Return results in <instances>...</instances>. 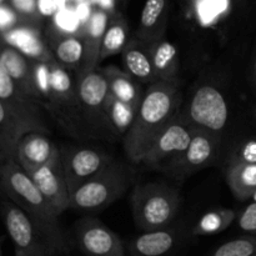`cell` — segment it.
I'll list each match as a JSON object with an SVG mask.
<instances>
[{"instance_id":"27","label":"cell","mask_w":256,"mask_h":256,"mask_svg":"<svg viewBox=\"0 0 256 256\" xmlns=\"http://www.w3.org/2000/svg\"><path fill=\"white\" fill-rule=\"evenodd\" d=\"M126 40V29L120 24L112 25L109 29H106L104 34V39H102V55H100L102 60L112 56V55L118 54V52H122V50L128 45Z\"/></svg>"},{"instance_id":"19","label":"cell","mask_w":256,"mask_h":256,"mask_svg":"<svg viewBox=\"0 0 256 256\" xmlns=\"http://www.w3.org/2000/svg\"><path fill=\"white\" fill-rule=\"evenodd\" d=\"M150 59L158 82H178L179 75V54L172 42L160 40L148 46Z\"/></svg>"},{"instance_id":"28","label":"cell","mask_w":256,"mask_h":256,"mask_svg":"<svg viewBox=\"0 0 256 256\" xmlns=\"http://www.w3.org/2000/svg\"><path fill=\"white\" fill-rule=\"evenodd\" d=\"M256 254V236H242L220 245L212 256H252Z\"/></svg>"},{"instance_id":"15","label":"cell","mask_w":256,"mask_h":256,"mask_svg":"<svg viewBox=\"0 0 256 256\" xmlns=\"http://www.w3.org/2000/svg\"><path fill=\"white\" fill-rule=\"evenodd\" d=\"M0 59L15 84L20 88V90L32 99L40 102L34 82L32 60L28 59L25 55L18 52L15 48L8 45L6 42L4 45H0Z\"/></svg>"},{"instance_id":"42","label":"cell","mask_w":256,"mask_h":256,"mask_svg":"<svg viewBox=\"0 0 256 256\" xmlns=\"http://www.w3.org/2000/svg\"><path fill=\"white\" fill-rule=\"evenodd\" d=\"M16 256H38V255H30V254H16Z\"/></svg>"},{"instance_id":"22","label":"cell","mask_w":256,"mask_h":256,"mask_svg":"<svg viewBox=\"0 0 256 256\" xmlns=\"http://www.w3.org/2000/svg\"><path fill=\"white\" fill-rule=\"evenodd\" d=\"M122 62H124L125 72L132 79L146 82L149 85L158 82L148 48L145 49L142 45L135 42L128 44L122 50Z\"/></svg>"},{"instance_id":"46","label":"cell","mask_w":256,"mask_h":256,"mask_svg":"<svg viewBox=\"0 0 256 256\" xmlns=\"http://www.w3.org/2000/svg\"><path fill=\"white\" fill-rule=\"evenodd\" d=\"M0 2H2V0H0Z\"/></svg>"},{"instance_id":"31","label":"cell","mask_w":256,"mask_h":256,"mask_svg":"<svg viewBox=\"0 0 256 256\" xmlns=\"http://www.w3.org/2000/svg\"><path fill=\"white\" fill-rule=\"evenodd\" d=\"M229 0H200L198 4L200 18L205 24L212 22L220 12L228 9Z\"/></svg>"},{"instance_id":"39","label":"cell","mask_w":256,"mask_h":256,"mask_svg":"<svg viewBox=\"0 0 256 256\" xmlns=\"http://www.w3.org/2000/svg\"><path fill=\"white\" fill-rule=\"evenodd\" d=\"M98 2L105 9H109V8L112 6V0H98Z\"/></svg>"},{"instance_id":"6","label":"cell","mask_w":256,"mask_h":256,"mask_svg":"<svg viewBox=\"0 0 256 256\" xmlns=\"http://www.w3.org/2000/svg\"><path fill=\"white\" fill-rule=\"evenodd\" d=\"M60 159L70 194L112 162L105 152L92 148L60 149Z\"/></svg>"},{"instance_id":"16","label":"cell","mask_w":256,"mask_h":256,"mask_svg":"<svg viewBox=\"0 0 256 256\" xmlns=\"http://www.w3.org/2000/svg\"><path fill=\"white\" fill-rule=\"evenodd\" d=\"M108 16L105 12H98L92 15L90 22L88 24L86 39L82 40L84 42V55L82 62L78 70V76L88 74L96 70L98 64L102 62V46L104 34L106 32Z\"/></svg>"},{"instance_id":"30","label":"cell","mask_w":256,"mask_h":256,"mask_svg":"<svg viewBox=\"0 0 256 256\" xmlns=\"http://www.w3.org/2000/svg\"><path fill=\"white\" fill-rule=\"evenodd\" d=\"M165 8V0H148L142 14V28L148 32L154 29L159 24L160 16Z\"/></svg>"},{"instance_id":"23","label":"cell","mask_w":256,"mask_h":256,"mask_svg":"<svg viewBox=\"0 0 256 256\" xmlns=\"http://www.w3.org/2000/svg\"><path fill=\"white\" fill-rule=\"evenodd\" d=\"M229 189L238 200H248L256 190V164L234 162L226 172Z\"/></svg>"},{"instance_id":"21","label":"cell","mask_w":256,"mask_h":256,"mask_svg":"<svg viewBox=\"0 0 256 256\" xmlns=\"http://www.w3.org/2000/svg\"><path fill=\"white\" fill-rule=\"evenodd\" d=\"M102 74L106 79L109 92L112 96L139 109L144 95L139 85L135 82V79H132L126 72L118 69L116 66L105 68L102 70Z\"/></svg>"},{"instance_id":"41","label":"cell","mask_w":256,"mask_h":256,"mask_svg":"<svg viewBox=\"0 0 256 256\" xmlns=\"http://www.w3.org/2000/svg\"><path fill=\"white\" fill-rule=\"evenodd\" d=\"M250 200H252V202H256V190L252 192V196H250Z\"/></svg>"},{"instance_id":"26","label":"cell","mask_w":256,"mask_h":256,"mask_svg":"<svg viewBox=\"0 0 256 256\" xmlns=\"http://www.w3.org/2000/svg\"><path fill=\"white\" fill-rule=\"evenodd\" d=\"M52 54L62 66L76 68L79 70L84 55V42L79 38L66 36L58 42Z\"/></svg>"},{"instance_id":"11","label":"cell","mask_w":256,"mask_h":256,"mask_svg":"<svg viewBox=\"0 0 256 256\" xmlns=\"http://www.w3.org/2000/svg\"><path fill=\"white\" fill-rule=\"evenodd\" d=\"M34 184L58 215L70 209V192L62 172V159L28 172Z\"/></svg>"},{"instance_id":"1","label":"cell","mask_w":256,"mask_h":256,"mask_svg":"<svg viewBox=\"0 0 256 256\" xmlns=\"http://www.w3.org/2000/svg\"><path fill=\"white\" fill-rule=\"evenodd\" d=\"M2 184L8 195L32 219L52 252L56 256L66 254L69 248L60 229L59 215L15 160H8L2 168Z\"/></svg>"},{"instance_id":"9","label":"cell","mask_w":256,"mask_h":256,"mask_svg":"<svg viewBox=\"0 0 256 256\" xmlns=\"http://www.w3.org/2000/svg\"><path fill=\"white\" fill-rule=\"evenodd\" d=\"M75 242L86 256H125L122 239L99 220L84 219L78 222Z\"/></svg>"},{"instance_id":"37","label":"cell","mask_w":256,"mask_h":256,"mask_svg":"<svg viewBox=\"0 0 256 256\" xmlns=\"http://www.w3.org/2000/svg\"><path fill=\"white\" fill-rule=\"evenodd\" d=\"M38 8H39L42 14L50 15L55 12L56 5H55L54 0H39V2H38Z\"/></svg>"},{"instance_id":"40","label":"cell","mask_w":256,"mask_h":256,"mask_svg":"<svg viewBox=\"0 0 256 256\" xmlns=\"http://www.w3.org/2000/svg\"><path fill=\"white\" fill-rule=\"evenodd\" d=\"M252 74H254V80H255V82H256V59H255V62H254V68H252Z\"/></svg>"},{"instance_id":"7","label":"cell","mask_w":256,"mask_h":256,"mask_svg":"<svg viewBox=\"0 0 256 256\" xmlns=\"http://www.w3.org/2000/svg\"><path fill=\"white\" fill-rule=\"evenodd\" d=\"M192 125L172 118L162 130L148 152L142 162L148 166H156L166 160H176L189 146L192 136Z\"/></svg>"},{"instance_id":"34","label":"cell","mask_w":256,"mask_h":256,"mask_svg":"<svg viewBox=\"0 0 256 256\" xmlns=\"http://www.w3.org/2000/svg\"><path fill=\"white\" fill-rule=\"evenodd\" d=\"M56 22L65 30H74L78 25V16L70 10H62L56 15Z\"/></svg>"},{"instance_id":"33","label":"cell","mask_w":256,"mask_h":256,"mask_svg":"<svg viewBox=\"0 0 256 256\" xmlns=\"http://www.w3.org/2000/svg\"><path fill=\"white\" fill-rule=\"evenodd\" d=\"M234 162L256 164V139L245 142L238 152L236 156L232 159Z\"/></svg>"},{"instance_id":"17","label":"cell","mask_w":256,"mask_h":256,"mask_svg":"<svg viewBox=\"0 0 256 256\" xmlns=\"http://www.w3.org/2000/svg\"><path fill=\"white\" fill-rule=\"evenodd\" d=\"M4 40L8 45L15 48L18 52L32 62H42L54 64L58 62L54 54L44 45L39 34L26 28H18L5 32Z\"/></svg>"},{"instance_id":"36","label":"cell","mask_w":256,"mask_h":256,"mask_svg":"<svg viewBox=\"0 0 256 256\" xmlns=\"http://www.w3.org/2000/svg\"><path fill=\"white\" fill-rule=\"evenodd\" d=\"M14 6L22 12H32L35 10V0H12Z\"/></svg>"},{"instance_id":"32","label":"cell","mask_w":256,"mask_h":256,"mask_svg":"<svg viewBox=\"0 0 256 256\" xmlns=\"http://www.w3.org/2000/svg\"><path fill=\"white\" fill-rule=\"evenodd\" d=\"M238 225L245 232L256 234V202L248 205L238 219Z\"/></svg>"},{"instance_id":"45","label":"cell","mask_w":256,"mask_h":256,"mask_svg":"<svg viewBox=\"0 0 256 256\" xmlns=\"http://www.w3.org/2000/svg\"><path fill=\"white\" fill-rule=\"evenodd\" d=\"M252 256H256V254H255V255H252Z\"/></svg>"},{"instance_id":"10","label":"cell","mask_w":256,"mask_h":256,"mask_svg":"<svg viewBox=\"0 0 256 256\" xmlns=\"http://www.w3.org/2000/svg\"><path fill=\"white\" fill-rule=\"evenodd\" d=\"M0 102L22 122L29 125L32 130L40 132H46L48 129L44 124L42 115L36 104L39 102L28 96L20 88L15 84L14 80L5 69L0 59Z\"/></svg>"},{"instance_id":"5","label":"cell","mask_w":256,"mask_h":256,"mask_svg":"<svg viewBox=\"0 0 256 256\" xmlns=\"http://www.w3.org/2000/svg\"><path fill=\"white\" fill-rule=\"evenodd\" d=\"M189 116L192 126L219 135L228 124L229 106L219 89L204 85L192 95Z\"/></svg>"},{"instance_id":"38","label":"cell","mask_w":256,"mask_h":256,"mask_svg":"<svg viewBox=\"0 0 256 256\" xmlns=\"http://www.w3.org/2000/svg\"><path fill=\"white\" fill-rule=\"evenodd\" d=\"M89 14H90V6L88 4L82 2V4H80L79 6H78V9H76L78 19L86 20L88 18H89Z\"/></svg>"},{"instance_id":"4","label":"cell","mask_w":256,"mask_h":256,"mask_svg":"<svg viewBox=\"0 0 256 256\" xmlns=\"http://www.w3.org/2000/svg\"><path fill=\"white\" fill-rule=\"evenodd\" d=\"M132 182L130 172L122 164L112 162L99 175L70 194V209L102 210L128 190Z\"/></svg>"},{"instance_id":"24","label":"cell","mask_w":256,"mask_h":256,"mask_svg":"<svg viewBox=\"0 0 256 256\" xmlns=\"http://www.w3.org/2000/svg\"><path fill=\"white\" fill-rule=\"evenodd\" d=\"M105 119H106L108 126L114 130L116 134L126 135L132 125L134 124L135 116H136L138 108L126 102H120L109 92L105 102L104 106Z\"/></svg>"},{"instance_id":"43","label":"cell","mask_w":256,"mask_h":256,"mask_svg":"<svg viewBox=\"0 0 256 256\" xmlns=\"http://www.w3.org/2000/svg\"><path fill=\"white\" fill-rule=\"evenodd\" d=\"M4 159H5V156L2 154V152H0V160H4Z\"/></svg>"},{"instance_id":"35","label":"cell","mask_w":256,"mask_h":256,"mask_svg":"<svg viewBox=\"0 0 256 256\" xmlns=\"http://www.w3.org/2000/svg\"><path fill=\"white\" fill-rule=\"evenodd\" d=\"M15 20H16V16H15L12 10H9L8 8L0 6V30L12 28L15 24Z\"/></svg>"},{"instance_id":"8","label":"cell","mask_w":256,"mask_h":256,"mask_svg":"<svg viewBox=\"0 0 256 256\" xmlns=\"http://www.w3.org/2000/svg\"><path fill=\"white\" fill-rule=\"evenodd\" d=\"M5 226L12 240L16 254L56 256L36 230L32 219L18 205H5Z\"/></svg>"},{"instance_id":"29","label":"cell","mask_w":256,"mask_h":256,"mask_svg":"<svg viewBox=\"0 0 256 256\" xmlns=\"http://www.w3.org/2000/svg\"><path fill=\"white\" fill-rule=\"evenodd\" d=\"M34 82L39 100L45 99L50 102L52 98V64L42 62H32Z\"/></svg>"},{"instance_id":"18","label":"cell","mask_w":256,"mask_h":256,"mask_svg":"<svg viewBox=\"0 0 256 256\" xmlns=\"http://www.w3.org/2000/svg\"><path fill=\"white\" fill-rule=\"evenodd\" d=\"M179 240V232L162 229L138 235L130 244L132 256H165L169 254Z\"/></svg>"},{"instance_id":"20","label":"cell","mask_w":256,"mask_h":256,"mask_svg":"<svg viewBox=\"0 0 256 256\" xmlns=\"http://www.w3.org/2000/svg\"><path fill=\"white\" fill-rule=\"evenodd\" d=\"M35 132L29 125L15 116L0 102V152L6 160H14L18 144L25 134Z\"/></svg>"},{"instance_id":"2","label":"cell","mask_w":256,"mask_h":256,"mask_svg":"<svg viewBox=\"0 0 256 256\" xmlns=\"http://www.w3.org/2000/svg\"><path fill=\"white\" fill-rule=\"evenodd\" d=\"M178 100V82H156L149 85L134 124L124 136L125 154L130 162H142L160 130L174 118Z\"/></svg>"},{"instance_id":"25","label":"cell","mask_w":256,"mask_h":256,"mask_svg":"<svg viewBox=\"0 0 256 256\" xmlns=\"http://www.w3.org/2000/svg\"><path fill=\"white\" fill-rule=\"evenodd\" d=\"M236 219V212L232 209H216L202 215L192 228V235H214L226 230Z\"/></svg>"},{"instance_id":"14","label":"cell","mask_w":256,"mask_h":256,"mask_svg":"<svg viewBox=\"0 0 256 256\" xmlns=\"http://www.w3.org/2000/svg\"><path fill=\"white\" fill-rule=\"evenodd\" d=\"M80 108L89 119L99 120L100 124H106L105 119V102L109 95V86L102 72L94 70L78 76L76 86Z\"/></svg>"},{"instance_id":"3","label":"cell","mask_w":256,"mask_h":256,"mask_svg":"<svg viewBox=\"0 0 256 256\" xmlns=\"http://www.w3.org/2000/svg\"><path fill=\"white\" fill-rule=\"evenodd\" d=\"M179 194L162 182H148L135 188L130 196L134 222L142 232L169 228L179 209Z\"/></svg>"},{"instance_id":"13","label":"cell","mask_w":256,"mask_h":256,"mask_svg":"<svg viewBox=\"0 0 256 256\" xmlns=\"http://www.w3.org/2000/svg\"><path fill=\"white\" fill-rule=\"evenodd\" d=\"M192 136L188 149L172 162L175 169L184 174L202 170L215 159L219 148V135L192 126Z\"/></svg>"},{"instance_id":"44","label":"cell","mask_w":256,"mask_h":256,"mask_svg":"<svg viewBox=\"0 0 256 256\" xmlns=\"http://www.w3.org/2000/svg\"><path fill=\"white\" fill-rule=\"evenodd\" d=\"M0 256H2V252H0Z\"/></svg>"},{"instance_id":"12","label":"cell","mask_w":256,"mask_h":256,"mask_svg":"<svg viewBox=\"0 0 256 256\" xmlns=\"http://www.w3.org/2000/svg\"><path fill=\"white\" fill-rule=\"evenodd\" d=\"M15 162L26 172L60 162V149L44 132H30L20 139Z\"/></svg>"}]
</instances>
